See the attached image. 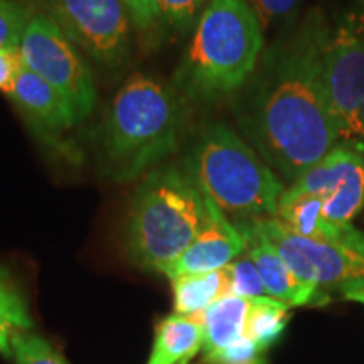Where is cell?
Returning <instances> with one entry per match:
<instances>
[{"label":"cell","mask_w":364,"mask_h":364,"mask_svg":"<svg viewBox=\"0 0 364 364\" xmlns=\"http://www.w3.org/2000/svg\"><path fill=\"white\" fill-rule=\"evenodd\" d=\"M329 36L324 14L309 12L263 56L241 115L257 152L290 184L341 142L326 83Z\"/></svg>","instance_id":"1"},{"label":"cell","mask_w":364,"mask_h":364,"mask_svg":"<svg viewBox=\"0 0 364 364\" xmlns=\"http://www.w3.org/2000/svg\"><path fill=\"white\" fill-rule=\"evenodd\" d=\"M186 107L177 90L144 75L125 81L100 130L103 171L134 181L174 152L184 132Z\"/></svg>","instance_id":"2"},{"label":"cell","mask_w":364,"mask_h":364,"mask_svg":"<svg viewBox=\"0 0 364 364\" xmlns=\"http://www.w3.org/2000/svg\"><path fill=\"white\" fill-rule=\"evenodd\" d=\"M262 51L263 29L247 0H211L177 66V93L201 102L225 98L250 80Z\"/></svg>","instance_id":"3"},{"label":"cell","mask_w":364,"mask_h":364,"mask_svg":"<svg viewBox=\"0 0 364 364\" xmlns=\"http://www.w3.org/2000/svg\"><path fill=\"white\" fill-rule=\"evenodd\" d=\"M184 172L233 225L275 218L285 191L260 154L223 124L198 135Z\"/></svg>","instance_id":"4"},{"label":"cell","mask_w":364,"mask_h":364,"mask_svg":"<svg viewBox=\"0 0 364 364\" xmlns=\"http://www.w3.org/2000/svg\"><path fill=\"white\" fill-rule=\"evenodd\" d=\"M206 221V196L176 166L145 176L125 221V250L145 270L164 272L193 243Z\"/></svg>","instance_id":"5"},{"label":"cell","mask_w":364,"mask_h":364,"mask_svg":"<svg viewBox=\"0 0 364 364\" xmlns=\"http://www.w3.org/2000/svg\"><path fill=\"white\" fill-rule=\"evenodd\" d=\"M243 225L270 243L304 282L343 295L364 290V233L358 228L341 240L317 241L292 233L275 218Z\"/></svg>","instance_id":"6"},{"label":"cell","mask_w":364,"mask_h":364,"mask_svg":"<svg viewBox=\"0 0 364 364\" xmlns=\"http://www.w3.org/2000/svg\"><path fill=\"white\" fill-rule=\"evenodd\" d=\"M19 54L22 63L63 98L76 124L90 117L97 103L93 76L75 44L48 14H33L22 36Z\"/></svg>","instance_id":"7"},{"label":"cell","mask_w":364,"mask_h":364,"mask_svg":"<svg viewBox=\"0 0 364 364\" xmlns=\"http://www.w3.org/2000/svg\"><path fill=\"white\" fill-rule=\"evenodd\" d=\"M46 12L73 44L103 68L129 58L130 17L122 0H43Z\"/></svg>","instance_id":"8"},{"label":"cell","mask_w":364,"mask_h":364,"mask_svg":"<svg viewBox=\"0 0 364 364\" xmlns=\"http://www.w3.org/2000/svg\"><path fill=\"white\" fill-rule=\"evenodd\" d=\"M287 196H317L332 223H351L364 209V145L341 140L316 166L295 179Z\"/></svg>","instance_id":"9"},{"label":"cell","mask_w":364,"mask_h":364,"mask_svg":"<svg viewBox=\"0 0 364 364\" xmlns=\"http://www.w3.org/2000/svg\"><path fill=\"white\" fill-rule=\"evenodd\" d=\"M326 83L341 134L364 102V14H349L326 46Z\"/></svg>","instance_id":"10"},{"label":"cell","mask_w":364,"mask_h":364,"mask_svg":"<svg viewBox=\"0 0 364 364\" xmlns=\"http://www.w3.org/2000/svg\"><path fill=\"white\" fill-rule=\"evenodd\" d=\"M247 252V240L211 199L206 198V221L186 252L162 273L169 279L203 275L226 268Z\"/></svg>","instance_id":"11"},{"label":"cell","mask_w":364,"mask_h":364,"mask_svg":"<svg viewBox=\"0 0 364 364\" xmlns=\"http://www.w3.org/2000/svg\"><path fill=\"white\" fill-rule=\"evenodd\" d=\"M6 95L41 139L51 142L78 125L63 98L22 61Z\"/></svg>","instance_id":"12"},{"label":"cell","mask_w":364,"mask_h":364,"mask_svg":"<svg viewBox=\"0 0 364 364\" xmlns=\"http://www.w3.org/2000/svg\"><path fill=\"white\" fill-rule=\"evenodd\" d=\"M235 226L247 240V253L260 272L268 297L280 300L290 307L326 306L329 302L327 292L299 279L279 252L270 243H267L260 235L255 233L252 228L248 225Z\"/></svg>","instance_id":"13"},{"label":"cell","mask_w":364,"mask_h":364,"mask_svg":"<svg viewBox=\"0 0 364 364\" xmlns=\"http://www.w3.org/2000/svg\"><path fill=\"white\" fill-rule=\"evenodd\" d=\"M275 220L292 233L317 241H336L353 230L351 223H332L324 216V203L317 196L282 194Z\"/></svg>","instance_id":"14"},{"label":"cell","mask_w":364,"mask_h":364,"mask_svg":"<svg viewBox=\"0 0 364 364\" xmlns=\"http://www.w3.org/2000/svg\"><path fill=\"white\" fill-rule=\"evenodd\" d=\"M204 346V327L193 316L172 314L156 327L147 364H188Z\"/></svg>","instance_id":"15"},{"label":"cell","mask_w":364,"mask_h":364,"mask_svg":"<svg viewBox=\"0 0 364 364\" xmlns=\"http://www.w3.org/2000/svg\"><path fill=\"white\" fill-rule=\"evenodd\" d=\"M250 299L228 295L218 300L206 311L199 312L204 327V353H213L216 349L236 343L245 336Z\"/></svg>","instance_id":"16"},{"label":"cell","mask_w":364,"mask_h":364,"mask_svg":"<svg viewBox=\"0 0 364 364\" xmlns=\"http://www.w3.org/2000/svg\"><path fill=\"white\" fill-rule=\"evenodd\" d=\"M171 282L174 311L179 316L203 312L218 300L231 295V275L228 267L203 275H182Z\"/></svg>","instance_id":"17"},{"label":"cell","mask_w":364,"mask_h":364,"mask_svg":"<svg viewBox=\"0 0 364 364\" xmlns=\"http://www.w3.org/2000/svg\"><path fill=\"white\" fill-rule=\"evenodd\" d=\"M34 329L29 306L12 275L0 267V354L12 358V339Z\"/></svg>","instance_id":"18"},{"label":"cell","mask_w":364,"mask_h":364,"mask_svg":"<svg viewBox=\"0 0 364 364\" xmlns=\"http://www.w3.org/2000/svg\"><path fill=\"white\" fill-rule=\"evenodd\" d=\"M290 321V306L280 300L265 297L250 299L245 336L255 341L263 351H268L284 334Z\"/></svg>","instance_id":"19"},{"label":"cell","mask_w":364,"mask_h":364,"mask_svg":"<svg viewBox=\"0 0 364 364\" xmlns=\"http://www.w3.org/2000/svg\"><path fill=\"white\" fill-rule=\"evenodd\" d=\"M33 11L24 0H0V51H17Z\"/></svg>","instance_id":"20"},{"label":"cell","mask_w":364,"mask_h":364,"mask_svg":"<svg viewBox=\"0 0 364 364\" xmlns=\"http://www.w3.org/2000/svg\"><path fill=\"white\" fill-rule=\"evenodd\" d=\"M11 349L14 364H70L49 341L34 332L16 336Z\"/></svg>","instance_id":"21"},{"label":"cell","mask_w":364,"mask_h":364,"mask_svg":"<svg viewBox=\"0 0 364 364\" xmlns=\"http://www.w3.org/2000/svg\"><path fill=\"white\" fill-rule=\"evenodd\" d=\"M228 268L231 275V295H238L243 299L265 297L267 289L263 285L260 272L247 252L236 258L233 263H230Z\"/></svg>","instance_id":"22"},{"label":"cell","mask_w":364,"mask_h":364,"mask_svg":"<svg viewBox=\"0 0 364 364\" xmlns=\"http://www.w3.org/2000/svg\"><path fill=\"white\" fill-rule=\"evenodd\" d=\"M211 0H156L159 22L171 29L186 31L201 17Z\"/></svg>","instance_id":"23"},{"label":"cell","mask_w":364,"mask_h":364,"mask_svg":"<svg viewBox=\"0 0 364 364\" xmlns=\"http://www.w3.org/2000/svg\"><path fill=\"white\" fill-rule=\"evenodd\" d=\"M263 349L255 341L247 336L236 341V343L226 346V348L216 349L208 353L204 358L206 364H267V358Z\"/></svg>","instance_id":"24"},{"label":"cell","mask_w":364,"mask_h":364,"mask_svg":"<svg viewBox=\"0 0 364 364\" xmlns=\"http://www.w3.org/2000/svg\"><path fill=\"white\" fill-rule=\"evenodd\" d=\"M263 31L287 24L294 19L302 0H247Z\"/></svg>","instance_id":"25"},{"label":"cell","mask_w":364,"mask_h":364,"mask_svg":"<svg viewBox=\"0 0 364 364\" xmlns=\"http://www.w3.org/2000/svg\"><path fill=\"white\" fill-rule=\"evenodd\" d=\"M129 17L140 33H149L161 24L159 22V14L156 0H122Z\"/></svg>","instance_id":"26"},{"label":"cell","mask_w":364,"mask_h":364,"mask_svg":"<svg viewBox=\"0 0 364 364\" xmlns=\"http://www.w3.org/2000/svg\"><path fill=\"white\" fill-rule=\"evenodd\" d=\"M21 54L17 51H0V90L7 91L12 85L17 68L21 65Z\"/></svg>","instance_id":"27"},{"label":"cell","mask_w":364,"mask_h":364,"mask_svg":"<svg viewBox=\"0 0 364 364\" xmlns=\"http://www.w3.org/2000/svg\"><path fill=\"white\" fill-rule=\"evenodd\" d=\"M341 140H358L364 145V102L354 113L351 122L346 125L343 134H341Z\"/></svg>","instance_id":"28"},{"label":"cell","mask_w":364,"mask_h":364,"mask_svg":"<svg viewBox=\"0 0 364 364\" xmlns=\"http://www.w3.org/2000/svg\"><path fill=\"white\" fill-rule=\"evenodd\" d=\"M346 300H353V302L363 304L364 306V290H356V292H349L344 295Z\"/></svg>","instance_id":"29"}]
</instances>
